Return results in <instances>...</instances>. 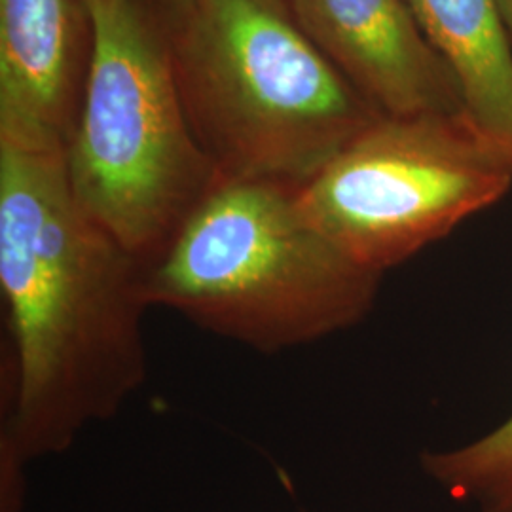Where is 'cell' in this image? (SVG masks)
Listing matches in <instances>:
<instances>
[{"label": "cell", "mask_w": 512, "mask_h": 512, "mask_svg": "<svg viewBox=\"0 0 512 512\" xmlns=\"http://www.w3.org/2000/svg\"><path fill=\"white\" fill-rule=\"evenodd\" d=\"M143 270L76 202L65 148L0 143V512L147 382Z\"/></svg>", "instance_id": "cell-1"}, {"label": "cell", "mask_w": 512, "mask_h": 512, "mask_svg": "<svg viewBox=\"0 0 512 512\" xmlns=\"http://www.w3.org/2000/svg\"><path fill=\"white\" fill-rule=\"evenodd\" d=\"M165 31L188 122L222 179L300 186L384 116L291 0H175Z\"/></svg>", "instance_id": "cell-2"}, {"label": "cell", "mask_w": 512, "mask_h": 512, "mask_svg": "<svg viewBox=\"0 0 512 512\" xmlns=\"http://www.w3.org/2000/svg\"><path fill=\"white\" fill-rule=\"evenodd\" d=\"M296 186L220 179L143 270L150 308L258 353L344 332L374 310L384 275L340 253L302 219Z\"/></svg>", "instance_id": "cell-3"}, {"label": "cell", "mask_w": 512, "mask_h": 512, "mask_svg": "<svg viewBox=\"0 0 512 512\" xmlns=\"http://www.w3.org/2000/svg\"><path fill=\"white\" fill-rule=\"evenodd\" d=\"M92 55L65 148L82 211L143 266L222 175L184 110L167 31L145 0H90Z\"/></svg>", "instance_id": "cell-4"}, {"label": "cell", "mask_w": 512, "mask_h": 512, "mask_svg": "<svg viewBox=\"0 0 512 512\" xmlns=\"http://www.w3.org/2000/svg\"><path fill=\"white\" fill-rule=\"evenodd\" d=\"M511 188V145L461 110L382 116L294 198L315 232L385 275Z\"/></svg>", "instance_id": "cell-5"}, {"label": "cell", "mask_w": 512, "mask_h": 512, "mask_svg": "<svg viewBox=\"0 0 512 512\" xmlns=\"http://www.w3.org/2000/svg\"><path fill=\"white\" fill-rule=\"evenodd\" d=\"M298 23L384 116L467 110L458 74L406 0H291Z\"/></svg>", "instance_id": "cell-6"}, {"label": "cell", "mask_w": 512, "mask_h": 512, "mask_svg": "<svg viewBox=\"0 0 512 512\" xmlns=\"http://www.w3.org/2000/svg\"><path fill=\"white\" fill-rule=\"evenodd\" d=\"M92 37L90 0H0V143L67 148Z\"/></svg>", "instance_id": "cell-7"}, {"label": "cell", "mask_w": 512, "mask_h": 512, "mask_svg": "<svg viewBox=\"0 0 512 512\" xmlns=\"http://www.w3.org/2000/svg\"><path fill=\"white\" fill-rule=\"evenodd\" d=\"M458 74L467 110L512 147V42L497 0H406Z\"/></svg>", "instance_id": "cell-8"}, {"label": "cell", "mask_w": 512, "mask_h": 512, "mask_svg": "<svg viewBox=\"0 0 512 512\" xmlns=\"http://www.w3.org/2000/svg\"><path fill=\"white\" fill-rule=\"evenodd\" d=\"M420 463L454 499L480 512H512V414L480 439L421 454Z\"/></svg>", "instance_id": "cell-9"}, {"label": "cell", "mask_w": 512, "mask_h": 512, "mask_svg": "<svg viewBox=\"0 0 512 512\" xmlns=\"http://www.w3.org/2000/svg\"><path fill=\"white\" fill-rule=\"evenodd\" d=\"M497 4H499L501 16H503L505 27L509 31V37H511L512 42V0H497Z\"/></svg>", "instance_id": "cell-10"}]
</instances>
